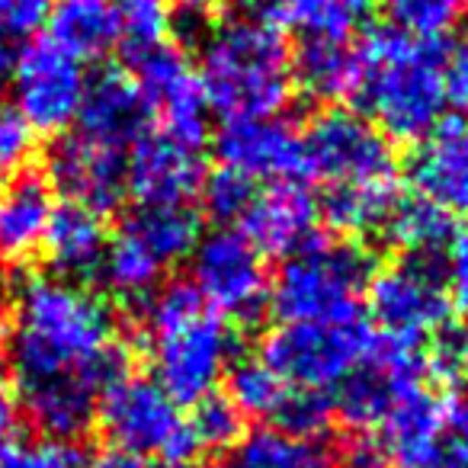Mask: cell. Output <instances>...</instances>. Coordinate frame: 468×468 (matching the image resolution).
Returning <instances> with one entry per match:
<instances>
[{
  "label": "cell",
  "mask_w": 468,
  "mask_h": 468,
  "mask_svg": "<svg viewBox=\"0 0 468 468\" xmlns=\"http://www.w3.org/2000/svg\"><path fill=\"white\" fill-rule=\"evenodd\" d=\"M199 299L225 321H257L270 302V273L263 254L234 228L199 238L189 254Z\"/></svg>",
  "instance_id": "obj_9"
},
{
  "label": "cell",
  "mask_w": 468,
  "mask_h": 468,
  "mask_svg": "<svg viewBox=\"0 0 468 468\" xmlns=\"http://www.w3.org/2000/svg\"><path fill=\"white\" fill-rule=\"evenodd\" d=\"M186 427L196 442V452L199 449L228 452L244 436V417L225 395H208L199 404H193V414L186 417Z\"/></svg>",
  "instance_id": "obj_34"
},
{
  "label": "cell",
  "mask_w": 468,
  "mask_h": 468,
  "mask_svg": "<svg viewBox=\"0 0 468 468\" xmlns=\"http://www.w3.org/2000/svg\"><path fill=\"white\" fill-rule=\"evenodd\" d=\"M122 231H129L167 270L193 254V248L199 244L202 221L189 202H176V206H144V202H138L135 212H129V218L122 221Z\"/></svg>",
  "instance_id": "obj_24"
},
{
  "label": "cell",
  "mask_w": 468,
  "mask_h": 468,
  "mask_svg": "<svg viewBox=\"0 0 468 468\" xmlns=\"http://www.w3.org/2000/svg\"><path fill=\"white\" fill-rule=\"evenodd\" d=\"M112 10L119 23V48L129 65L167 46L174 23L170 0H112Z\"/></svg>",
  "instance_id": "obj_32"
},
{
  "label": "cell",
  "mask_w": 468,
  "mask_h": 468,
  "mask_svg": "<svg viewBox=\"0 0 468 468\" xmlns=\"http://www.w3.org/2000/svg\"><path fill=\"white\" fill-rule=\"evenodd\" d=\"M292 84L314 100L353 97L356 84V48L350 42H299L292 55Z\"/></svg>",
  "instance_id": "obj_27"
},
{
  "label": "cell",
  "mask_w": 468,
  "mask_h": 468,
  "mask_svg": "<svg viewBox=\"0 0 468 468\" xmlns=\"http://www.w3.org/2000/svg\"><path fill=\"white\" fill-rule=\"evenodd\" d=\"M55 212L52 183L36 170H20L0 189V254L27 261L39 254Z\"/></svg>",
  "instance_id": "obj_20"
},
{
  "label": "cell",
  "mask_w": 468,
  "mask_h": 468,
  "mask_svg": "<svg viewBox=\"0 0 468 468\" xmlns=\"http://www.w3.org/2000/svg\"><path fill=\"white\" fill-rule=\"evenodd\" d=\"M449 369H459L462 376L468 378V331L462 334V340L455 344V350H452V356H449Z\"/></svg>",
  "instance_id": "obj_48"
},
{
  "label": "cell",
  "mask_w": 468,
  "mask_h": 468,
  "mask_svg": "<svg viewBox=\"0 0 468 468\" xmlns=\"http://www.w3.org/2000/svg\"><path fill=\"white\" fill-rule=\"evenodd\" d=\"M382 231L391 248L408 254L410 261H427L430 254L446 248L452 225H449V215L442 212V208H436L433 202L414 196V199L395 202V208H391L388 218H385Z\"/></svg>",
  "instance_id": "obj_29"
},
{
  "label": "cell",
  "mask_w": 468,
  "mask_h": 468,
  "mask_svg": "<svg viewBox=\"0 0 468 468\" xmlns=\"http://www.w3.org/2000/svg\"><path fill=\"white\" fill-rule=\"evenodd\" d=\"M423 468H468V398L449 395L442 408V430L433 455Z\"/></svg>",
  "instance_id": "obj_37"
},
{
  "label": "cell",
  "mask_w": 468,
  "mask_h": 468,
  "mask_svg": "<svg viewBox=\"0 0 468 468\" xmlns=\"http://www.w3.org/2000/svg\"><path fill=\"white\" fill-rule=\"evenodd\" d=\"M97 420L106 440L132 455H161L164 462H183L196 455L186 417L180 404L144 376L122 372L103 388L97 404Z\"/></svg>",
  "instance_id": "obj_7"
},
{
  "label": "cell",
  "mask_w": 468,
  "mask_h": 468,
  "mask_svg": "<svg viewBox=\"0 0 468 468\" xmlns=\"http://www.w3.org/2000/svg\"><path fill=\"white\" fill-rule=\"evenodd\" d=\"M305 174L331 186L398 180L391 138H385L363 112L321 110L302 132Z\"/></svg>",
  "instance_id": "obj_8"
},
{
  "label": "cell",
  "mask_w": 468,
  "mask_h": 468,
  "mask_svg": "<svg viewBox=\"0 0 468 468\" xmlns=\"http://www.w3.org/2000/svg\"><path fill=\"white\" fill-rule=\"evenodd\" d=\"M52 0H0V36L10 42L29 39L52 16Z\"/></svg>",
  "instance_id": "obj_40"
},
{
  "label": "cell",
  "mask_w": 468,
  "mask_h": 468,
  "mask_svg": "<svg viewBox=\"0 0 468 468\" xmlns=\"http://www.w3.org/2000/svg\"><path fill=\"white\" fill-rule=\"evenodd\" d=\"M398 199H401L398 180L353 183V186H331L318 208L327 218V225L350 241V238L378 231Z\"/></svg>",
  "instance_id": "obj_28"
},
{
  "label": "cell",
  "mask_w": 468,
  "mask_h": 468,
  "mask_svg": "<svg viewBox=\"0 0 468 468\" xmlns=\"http://www.w3.org/2000/svg\"><path fill=\"white\" fill-rule=\"evenodd\" d=\"M430 359L423 356L420 344L408 340H391L378 334L369 356L337 385L334 398V414L353 430V433H369L388 417L401 398L410 391L427 388Z\"/></svg>",
  "instance_id": "obj_11"
},
{
  "label": "cell",
  "mask_w": 468,
  "mask_h": 468,
  "mask_svg": "<svg viewBox=\"0 0 468 468\" xmlns=\"http://www.w3.org/2000/svg\"><path fill=\"white\" fill-rule=\"evenodd\" d=\"M215 4H218V0H170V7L180 10V14L189 16V20H199V16H206L208 10H215Z\"/></svg>",
  "instance_id": "obj_46"
},
{
  "label": "cell",
  "mask_w": 468,
  "mask_h": 468,
  "mask_svg": "<svg viewBox=\"0 0 468 468\" xmlns=\"http://www.w3.org/2000/svg\"><path fill=\"white\" fill-rule=\"evenodd\" d=\"M221 167L248 176L250 183H282L305 174L302 132L280 116L234 119L215 135Z\"/></svg>",
  "instance_id": "obj_14"
},
{
  "label": "cell",
  "mask_w": 468,
  "mask_h": 468,
  "mask_svg": "<svg viewBox=\"0 0 468 468\" xmlns=\"http://www.w3.org/2000/svg\"><path fill=\"white\" fill-rule=\"evenodd\" d=\"M4 346L23 417L55 442L84 436L103 388L125 372L110 302L55 273L16 286Z\"/></svg>",
  "instance_id": "obj_1"
},
{
  "label": "cell",
  "mask_w": 468,
  "mask_h": 468,
  "mask_svg": "<svg viewBox=\"0 0 468 468\" xmlns=\"http://www.w3.org/2000/svg\"><path fill=\"white\" fill-rule=\"evenodd\" d=\"M378 334L359 314L331 321H295L267 334L257 356L292 388H337L376 346Z\"/></svg>",
  "instance_id": "obj_6"
},
{
  "label": "cell",
  "mask_w": 468,
  "mask_h": 468,
  "mask_svg": "<svg viewBox=\"0 0 468 468\" xmlns=\"http://www.w3.org/2000/svg\"><path fill=\"white\" fill-rule=\"evenodd\" d=\"M446 398L430 388H417L388 410L378 423V440L391 459V468H423L440 442Z\"/></svg>",
  "instance_id": "obj_23"
},
{
  "label": "cell",
  "mask_w": 468,
  "mask_h": 468,
  "mask_svg": "<svg viewBox=\"0 0 468 468\" xmlns=\"http://www.w3.org/2000/svg\"><path fill=\"white\" fill-rule=\"evenodd\" d=\"M318 218H321L318 199L305 186H299V183L282 180V183H270V186L257 189L250 196L248 208L238 218V225H241L238 231L261 254L292 257L295 250H302L308 241L318 238L314 234Z\"/></svg>",
  "instance_id": "obj_16"
},
{
  "label": "cell",
  "mask_w": 468,
  "mask_h": 468,
  "mask_svg": "<svg viewBox=\"0 0 468 468\" xmlns=\"http://www.w3.org/2000/svg\"><path fill=\"white\" fill-rule=\"evenodd\" d=\"M442 93L446 103L468 119V42H455L442 52Z\"/></svg>",
  "instance_id": "obj_42"
},
{
  "label": "cell",
  "mask_w": 468,
  "mask_h": 468,
  "mask_svg": "<svg viewBox=\"0 0 468 468\" xmlns=\"http://www.w3.org/2000/svg\"><path fill=\"white\" fill-rule=\"evenodd\" d=\"M334 420V398L324 391H308V388H292L282 401L280 414H276V427L286 433L305 436V440H318Z\"/></svg>",
  "instance_id": "obj_35"
},
{
  "label": "cell",
  "mask_w": 468,
  "mask_h": 468,
  "mask_svg": "<svg viewBox=\"0 0 468 468\" xmlns=\"http://www.w3.org/2000/svg\"><path fill=\"white\" fill-rule=\"evenodd\" d=\"M84 90V61L65 52L48 36L16 52L14 71H10L14 110L27 119L36 135H61L65 129H71Z\"/></svg>",
  "instance_id": "obj_10"
},
{
  "label": "cell",
  "mask_w": 468,
  "mask_h": 468,
  "mask_svg": "<svg viewBox=\"0 0 468 468\" xmlns=\"http://www.w3.org/2000/svg\"><path fill=\"white\" fill-rule=\"evenodd\" d=\"M48 39H55L78 61L103 58L119 46L112 0H61L48 16Z\"/></svg>",
  "instance_id": "obj_26"
},
{
  "label": "cell",
  "mask_w": 468,
  "mask_h": 468,
  "mask_svg": "<svg viewBox=\"0 0 468 468\" xmlns=\"http://www.w3.org/2000/svg\"><path fill=\"white\" fill-rule=\"evenodd\" d=\"M286 395L289 382H282L261 356L234 359L228 369V401L241 410V417L276 420Z\"/></svg>",
  "instance_id": "obj_31"
},
{
  "label": "cell",
  "mask_w": 468,
  "mask_h": 468,
  "mask_svg": "<svg viewBox=\"0 0 468 468\" xmlns=\"http://www.w3.org/2000/svg\"><path fill=\"white\" fill-rule=\"evenodd\" d=\"M202 202H206V212L218 221H238L248 208L250 196L257 193V186L248 176L234 174L228 167H218L215 174L202 176Z\"/></svg>",
  "instance_id": "obj_36"
},
{
  "label": "cell",
  "mask_w": 468,
  "mask_h": 468,
  "mask_svg": "<svg viewBox=\"0 0 468 468\" xmlns=\"http://www.w3.org/2000/svg\"><path fill=\"white\" fill-rule=\"evenodd\" d=\"M78 465V452L68 442L42 440V442H16L4 459L0 468H74Z\"/></svg>",
  "instance_id": "obj_41"
},
{
  "label": "cell",
  "mask_w": 468,
  "mask_h": 468,
  "mask_svg": "<svg viewBox=\"0 0 468 468\" xmlns=\"http://www.w3.org/2000/svg\"><path fill=\"white\" fill-rule=\"evenodd\" d=\"M148 119L151 112L144 106L135 78L116 71V68H106L97 78H87L74 132L97 144L129 154L132 144L142 135H148Z\"/></svg>",
  "instance_id": "obj_18"
},
{
  "label": "cell",
  "mask_w": 468,
  "mask_h": 468,
  "mask_svg": "<svg viewBox=\"0 0 468 468\" xmlns=\"http://www.w3.org/2000/svg\"><path fill=\"white\" fill-rule=\"evenodd\" d=\"M446 261H442V286H446L449 305L455 312L468 314V225L455 228L449 234L446 248H442Z\"/></svg>",
  "instance_id": "obj_39"
},
{
  "label": "cell",
  "mask_w": 468,
  "mask_h": 468,
  "mask_svg": "<svg viewBox=\"0 0 468 468\" xmlns=\"http://www.w3.org/2000/svg\"><path fill=\"white\" fill-rule=\"evenodd\" d=\"M0 267H4V254H0Z\"/></svg>",
  "instance_id": "obj_51"
},
{
  "label": "cell",
  "mask_w": 468,
  "mask_h": 468,
  "mask_svg": "<svg viewBox=\"0 0 468 468\" xmlns=\"http://www.w3.org/2000/svg\"><path fill=\"white\" fill-rule=\"evenodd\" d=\"M125 157L122 151L97 144L90 138L65 135L48 154V183L93 212H110L125 199Z\"/></svg>",
  "instance_id": "obj_15"
},
{
  "label": "cell",
  "mask_w": 468,
  "mask_h": 468,
  "mask_svg": "<svg viewBox=\"0 0 468 468\" xmlns=\"http://www.w3.org/2000/svg\"><path fill=\"white\" fill-rule=\"evenodd\" d=\"M4 372H7V346L0 340V378H4Z\"/></svg>",
  "instance_id": "obj_50"
},
{
  "label": "cell",
  "mask_w": 468,
  "mask_h": 468,
  "mask_svg": "<svg viewBox=\"0 0 468 468\" xmlns=\"http://www.w3.org/2000/svg\"><path fill=\"white\" fill-rule=\"evenodd\" d=\"M142 344L154 382L176 404L189 408L215 395L238 359L231 324L215 314L186 280L157 286L142 302Z\"/></svg>",
  "instance_id": "obj_2"
},
{
  "label": "cell",
  "mask_w": 468,
  "mask_h": 468,
  "mask_svg": "<svg viewBox=\"0 0 468 468\" xmlns=\"http://www.w3.org/2000/svg\"><path fill=\"white\" fill-rule=\"evenodd\" d=\"M257 16L302 42H350L369 20L376 0H254Z\"/></svg>",
  "instance_id": "obj_22"
},
{
  "label": "cell",
  "mask_w": 468,
  "mask_h": 468,
  "mask_svg": "<svg viewBox=\"0 0 468 468\" xmlns=\"http://www.w3.org/2000/svg\"><path fill=\"white\" fill-rule=\"evenodd\" d=\"M36 132L14 106H0V174H20L33 157Z\"/></svg>",
  "instance_id": "obj_38"
},
{
  "label": "cell",
  "mask_w": 468,
  "mask_h": 468,
  "mask_svg": "<svg viewBox=\"0 0 468 468\" xmlns=\"http://www.w3.org/2000/svg\"><path fill=\"white\" fill-rule=\"evenodd\" d=\"M132 71L144 106L161 122V135L199 151L208 138V100L199 71L183 58L180 48H157L132 61Z\"/></svg>",
  "instance_id": "obj_13"
},
{
  "label": "cell",
  "mask_w": 468,
  "mask_h": 468,
  "mask_svg": "<svg viewBox=\"0 0 468 468\" xmlns=\"http://www.w3.org/2000/svg\"><path fill=\"white\" fill-rule=\"evenodd\" d=\"M442 52L446 46L436 39H417L395 27L372 29L356 46L353 97L385 138L420 142L440 125L446 106Z\"/></svg>",
  "instance_id": "obj_3"
},
{
  "label": "cell",
  "mask_w": 468,
  "mask_h": 468,
  "mask_svg": "<svg viewBox=\"0 0 468 468\" xmlns=\"http://www.w3.org/2000/svg\"><path fill=\"white\" fill-rule=\"evenodd\" d=\"M106 244H110V234H106L103 215L78 202H61L48 221L42 254L55 276L78 282L80 276L100 273Z\"/></svg>",
  "instance_id": "obj_21"
},
{
  "label": "cell",
  "mask_w": 468,
  "mask_h": 468,
  "mask_svg": "<svg viewBox=\"0 0 468 468\" xmlns=\"http://www.w3.org/2000/svg\"><path fill=\"white\" fill-rule=\"evenodd\" d=\"M372 276V257L346 238H314L270 280V302L280 324L331 321L356 314Z\"/></svg>",
  "instance_id": "obj_5"
},
{
  "label": "cell",
  "mask_w": 468,
  "mask_h": 468,
  "mask_svg": "<svg viewBox=\"0 0 468 468\" xmlns=\"http://www.w3.org/2000/svg\"><path fill=\"white\" fill-rule=\"evenodd\" d=\"M14 61H16L14 42L0 36V87L10 84V71H14Z\"/></svg>",
  "instance_id": "obj_47"
},
{
  "label": "cell",
  "mask_w": 468,
  "mask_h": 468,
  "mask_svg": "<svg viewBox=\"0 0 468 468\" xmlns=\"http://www.w3.org/2000/svg\"><path fill=\"white\" fill-rule=\"evenodd\" d=\"M74 468H144V462L132 452H122V449L110 446V449H100L93 455H78V465Z\"/></svg>",
  "instance_id": "obj_45"
},
{
  "label": "cell",
  "mask_w": 468,
  "mask_h": 468,
  "mask_svg": "<svg viewBox=\"0 0 468 468\" xmlns=\"http://www.w3.org/2000/svg\"><path fill=\"white\" fill-rule=\"evenodd\" d=\"M202 186L199 151L161 135H142L125 157V189L144 206L189 202Z\"/></svg>",
  "instance_id": "obj_17"
},
{
  "label": "cell",
  "mask_w": 468,
  "mask_h": 468,
  "mask_svg": "<svg viewBox=\"0 0 468 468\" xmlns=\"http://www.w3.org/2000/svg\"><path fill=\"white\" fill-rule=\"evenodd\" d=\"M218 468H337V455L321 440L286 433L280 427H261L244 433Z\"/></svg>",
  "instance_id": "obj_25"
},
{
  "label": "cell",
  "mask_w": 468,
  "mask_h": 468,
  "mask_svg": "<svg viewBox=\"0 0 468 468\" xmlns=\"http://www.w3.org/2000/svg\"><path fill=\"white\" fill-rule=\"evenodd\" d=\"M20 427H23L20 404H16V398H10L7 391H0V459L20 442Z\"/></svg>",
  "instance_id": "obj_44"
},
{
  "label": "cell",
  "mask_w": 468,
  "mask_h": 468,
  "mask_svg": "<svg viewBox=\"0 0 468 468\" xmlns=\"http://www.w3.org/2000/svg\"><path fill=\"white\" fill-rule=\"evenodd\" d=\"M391 27L417 39H440L465 14V0H378Z\"/></svg>",
  "instance_id": "obj_33"
},
{
  "label": "cell",
  "mask_w": 468,
  "mask_h": 468,
  "mask_svg": "<svg viewBox=\"0 0 468 468\" xmlns=\"http://www.w3.org/2000/svg\"><path fill=\"white\" fill-rule=\"evenodd\" d=\"M337 455V468H391V459L385 452L382 440H378L376 430L369 433H353L350 440L340 446Z\"/></svg>",
  "instance_id": "obj_43"
},
{
  "label": "cell",
  "mask_w": 468,
  "mask_h": 468,
  "mask_svg": "<svg viewBox=\"0 0 468 468\" xmlns=\"http://www.w3.org/2000/svg\"><path fill=\"white\" fill-rule=\"evenodd\" d=\"M199 80L208 110L234 119L280 116L292 100V52L286 36L261 16H234L199 48Z\"/></svg>",
  "instance_id": "obj_4"
},
{
  "label": "cell",
  "mask_w": 468,
  "mask_h": 468,
  "mask_svg": "<svg viewBox=\"0 0 468 468\" xmlns=\"http://www.w3.org/2000/svg\"><path fill=\"white\" fill-rule=\"evenodd\" d=\"M408 180L446 215H468V122L430 129L410 154Z\"/></svg>",
  "instance_id": "obj_19"
},
{
  "label": "cell",
  "mask_w": 468,
  "mask_h": 468,
  "mask_svg": "<svg viewBox=\"0 0 468 468\" xmlns=\"http://www.w3.org/2000/svg\"><path fill=\"white\" fill-rule=\"evenodd\" d=\"M465 14H468V0H465Z\"/></svg>",
  "instance_id": "obj_52"
},
{
  "label": "cell",
  "mask_w": 468,
  "mask_h": 468,
  "mask_svg": "<svg viewBox=\"0 0 468 468\" xmlns=\"http://www.w3.org/2000/svg\"><path fill=\"white\" fill-rule=\"evenodd\" d=\"M369 314L378 324V334L391 340H408L423 344L442 331L452 314L446 286L430 261H404L388 263L378 273L369 276Z\"/></svg>",
  "instance_id": "obj_12"
},
{
  "label": "cell",
  "mask_w": 468,
  "mask_h": 468,
  "mask_svg": "<svg viewBox=\"0 0 468 468\" xmlns=\"http://www.w3.org/2000/svg\"><path fill=\"white\" fill-rule=\"evenodd\" d=\"M161 468H199V465L193 459H183V462H164Z\"/></svg>",
  "instance_id": "obj_49"
},
{
  "label": "cell",
  "mask_w": 468,
  "mask_h": 468,
  "mask_svg": "<svg viewBox=\"0 0 468 468\" xmlns=\"http://www.w3.org/2000/svg\"><path fill=\"white\" fill-rule=\"evenodd\" d=\"M100 276H103L106 289L119 299L144 302L157 286H161L164 267L132 238L129 231L119 228L106 244L103 263H100Z\"/></svg>",
  "instance_id": "obj_30"
}]
</instances>
